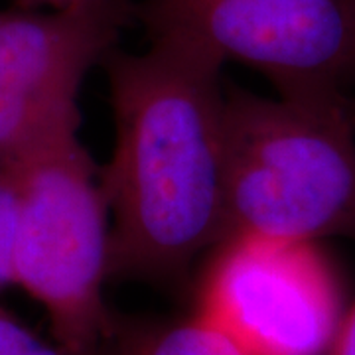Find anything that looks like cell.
<instances>
[{
    "label": "cell",
    "mask_w": 355,
    "mask_h": 355,
    "mask_svg": "<svg viewBox=\"0 0 355 355\" xmlns=\"http://www.w3.org/2000/svg\"><path fill=\"white\" fill-rule=\"evenodd\" d=\"M150 38H176L219 64L265 76L280 97L345 95L355 79L347 0H144Z\"/></svg>",
    "instance_id": "4"
},
{
    "label": "cell",
    "mask_w": 355,
    "mask_h": 355,
    "mask_svg": "<svg viewBox=\"0 0 355 355\" xmlns=\"http://www.w3.org/2000/svg\"><path fill=\"white\" fill-rule=\"evenodd\" d=\"M326 355H355V302L345 310L338 334Z\"/></svg>",
    "instance_id": "10"
},
{
    "label": "cell",
    "mask_w": 355,
    "mask_h": 355,
    "mask_svg": "<svg viewBox=\"0 0 355 355\" xmlns=\"http://www.w3.org/2000/svg\"><path fill=\"white\" fill-rule=\"evenodd\" d=\"M114 121L101 172L109 279L182 277L223 237L225 91L216 58L176 38L105 58Z\"/></svg>",
    "instance_id": "1"
},
{
    "label": "cell",
    "mask_w": 355,
    "mask_h": 355,
    "mask_svg": "<svg viewBox=\"0 0 355 355\" xmlns=\"http://www.w3.org/2000/svg\"><path fill=\"white\" fill-rule=\"evenodd\" d=\"M22 4H26L28 8H36V6H48L50 10H64L69 6L81 4L85 0H20Z\"/></svg>",
    "instance_id": "11"
},
{
    "label": "cell",
    "mask_w": 355,
    "mask_h": 355,
    "mask_svg": "<svg viewBox=\"0 0 355 355\" xmlns=\"http://www.w3.org/2000/svg\"><path fill=\"white\" fill-rule=\"evenodd\" d=\"M16 190L8 174H0V291L14 284Z\"/></svg>",
    "instance_id": "9"
},
{
    "label": "cell",
    "mask_w": 355,
    "mask_h": 355,
    "mask_svg": "<svg viewBox=\"0 0 355 355\" xmlns=\"http://www.w3.org/2000/svg\"><path fill=\"white\" fill-rule=\"evenodd\" d=\"M137 14L127 0H85L64 10H0V174L65 119L77 93Z\"/></svg>",
    "instance_id": "6"
},
{
    "label": "cell",
    "mask_w": 355,
    "mask_h": 355,
    "mask_svg": "<svg viewBox=\"0 0 355 355\" xmlns=\"http://www.w3.org/2000/svg\"><path fill=\"white\" fill-rule=\"evenodd\" d=\"M214 249L193 318L243 355H326L345 310L318 243L235 235Z\"/></svg>",
    "instance_id": "5"
},
{
    "label": "cell",
    "mask_w": 355,
    "mask_h": 355,
    "mask_svg": "<svg viewBox=\"0 0 355 355\" xmlns=\"http://www.w3.org/2000/svg\"><path fill=\"white\" fill-rule=\"evenodd\" d=\"M0 355H73L60 343L40 340L32 330L0 306Z\"/></svg>",
    "instance_id": "8"
},
{
    "label": "cell",
    "mask_w": 355,
    "mask_h": 355,
    "mask_svg": "<svg viewBox=\"0 0 355 355\" xmlns=\"http://www.w3.org/2000/svg\"><path fill=\"white\" fill-rule=\"evenodd\" d=\"M235 235L355 241V101L347 93L268 99L225 91L221 241Z\"/></svg>",
    "instance_id": "2"
},
{
    "label": "cell",
    "mask_w": 355,
    "mask_h": 355,
    "mask_svg": "<svg viewBox=\"0 0 355 355\" xmlns=\"http://www.w3.org/2000/svg\"><path fill=\"white\" fill-rule=\"evenodd\" d=\"M99 355H243L227 338L191 318L182 322L119 324L99 349Z\"/></svg>",
    "instance_id": "7"
},
{
    "label": "cell",
    "mask_w": 355,
    "mask_h": 355,
    "mask_svg": "<svg viewBox=\"0 0 355 355\" xmlns=\"http://www.w3.org/2000/svg\"><path fill=\"white\" fill-rule=\"evenodd\" d=\"M347 4H349V12H352V20L355 26V0H347Z\"/></svg>",
    "instance_id": "12"
},
{
    "label": "cell",
    "mask_w": 355,
    "mask_h": 355,
    "mask_svg": "<svg viewBox=\"0 0 355 355\" xmlns=\"http://www.w3.org/2000/svg\"><path fill=\"white\" fill-rule=\"evenodd\" d=\"M77 128L79 114L65 119L6 172L18 207L14 284L44 306L55 343L99 355L114 324L103 296L111 211Z\"/></svg>",
    "instance_id": "3"
}]
</instances>
